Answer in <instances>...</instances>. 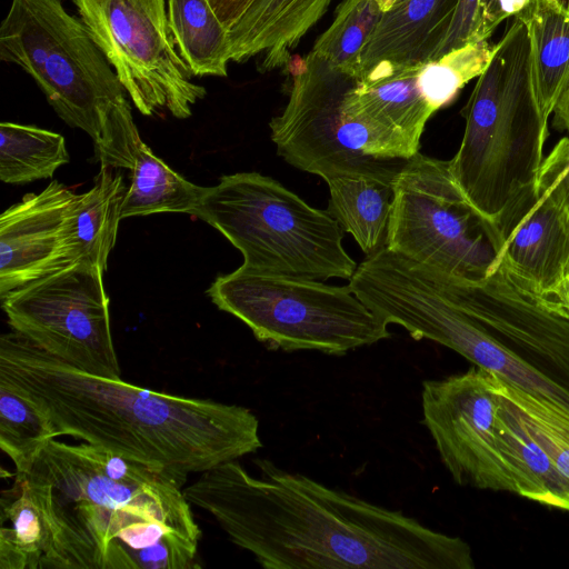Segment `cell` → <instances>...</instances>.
<instances>
[{
    "instance_id": "cell-1",
    "label": "cell",
    "mask_w": 569,
    "mask_h": 569,
    "mask_svg": "<svg viewBox=\"0 0 569 569\" xmlns=\"http://www.w3.org/2000/svg\"><path fill=\"white\" fill-rule=\"evenodd\" d=\"M237 460L183 489L266 569H473L470 546L264 458Z\"/></svg>"
},
{
    "instance_id": "cell-2",
    "label": "cell",
    "mask_w": 569,
    "mask_h": 569,
    "mask_svg": "<svg viewBox=\"0 0 569 569\" xmlns=\"http://www.w3.org/2000/svg\"><path fill=\"white\" fill-rule=\"evenodd\" d=\"M187 477L88 442L49 440L16 478L49 531L40 569L199 568Z\"/></svg>"
},
{
    "instance_id": "cell-3",
    "label": "cell",
    "mask_w": 569,
    "mask_h": 569,
    "mask_svg": "<svg viewBox=\"0 0 569 569\" xmlns=\"http://www.w3.org/2000/svg\"><path fill=\"white\" fill-rule=\"evenodd\" d=\"M0 379L71 436L179 473H202L262 447L248 408L146 389L81 371L11 330L0 338Z\"/></svg>"
},
{
    "instance_id": "cell-4",
    "label": "cell",
    "mask_w": 569,
    "mask_h": 569,
    "mask_svg": "<svg viewBox=\"0 0 569 569\" xmlns=\"http://www.w3.org/2000/svg\"><path fill=\"white\" fill-rule=\"evenodd\" d=\"M436 272L445 291L426 301L421 338L569 415L567 302L533 289L501 260L478 282Z\"/></svg>"
},
{
    "instance_id": "cell-5",
    "label": "cell",
    "mask_w": 569,
    "mask_h": 569,
    "mask_svg": "<svg viewBox=\"0 0 569 569\" xmlns=\"http://www.w3.org/2000/svg\"><path fill=\"white\" fill-rule=\"evenodd\" d=\"M0 59L21 67L57 114L89 134L100 166L132 168L143 141L127 92L61 0H12L0 26Z\"/></svg>"
},
{
    "instance_id": "cell-6",
    "label": "cell",
    "mask_w": 569,
    "mask_h": 569,
    "mask_svg": "<svg viewBox=\"0 0 569 569\" xmlns=\"http://www.w3.org/2000/svg\"><path fill=\"white\" fill-rule=\"evenodd\" d=\"M528 50L526 26L512 17L462 110L465 132L450 159L467 198L498 228L538 187L545 161L549 119L532 97Z\"/></svg>"
},
{
    "instance_id": "cell-7",
    "label": "cell",
    "mask_w": 569,
    "mask_h": 569,
    "mask_svg": "<svg viewBox=\"0 0 569 569\" xmlns=\"http://www.w3.org/2000/svg\"><path fill=\"white\" fill-rule=\"evenodd\" d=\"M196 217L242 253V266L260 272L349 280L358 267L328 210L311 207L259 172L222 176L218 184L207 187Z\"/></svg>"
},
{
    "instance_id": "cell-8",
    "label": "cell",
    "mask_w": 569,
    "mask_h": 569,
    "mask_svg": "<svg viewBox=\"0 0 569 569\" xmlns=\"http://www.w3.org/2000/svg\"><path fill=\"white\" fill-rule=\"evenodd\" d=\"M208 296L271 350L343 356L388 339V326L349 288L244 266L219 276Z\"/></svg>"
},
{
    "instance_id": "cell-9",
    "label": "cell",
    "mask_w": 569,
    "mask_h": 569,
    "mask_svg": "<svg viewBox=\"0 0 569 569\" xmlns=\"http://www.w3.org/2000/svg\"><path fill=\"white\" fill-rule=\"evenodd\" d=\"M289 99L269 123L277 153L292 167L325 181L340 174L395 179L410 152L391 137L350 117L347 92L357 78L310 51L283 67Z\"/></svg>"
},
{
    "instance_id": "cell-10",
    "label": "cell",
    "mask_w": 569,
    "mask_h": 569,
    "mask_svg": "<svg viewBox=\"0 0 569 569\" xmlns=\"http://www.w3.org/2000/svg\"><path fill=\"white\" fill-rule=\"evenodd\" d=\"M392 187L387 249L466 281L478 282L493 272L501 232L467 198L450 160L417 152Z\"/></svg>"
},
{
    "instance_id": "cell-11",
    "label": "cell",
    "mask_w": 569,
    "mask_h": 569,
    "mask_svg": "<svg viewBox=\"0 0 569 569\" xmlns=\"http://www.w3.org/2000/svg\"><path fill=\"white\" fill-rule=\"evenodd\" d=\"M94 43L143 116L187 119L203 99L170 30L164 0H73Z\"/></svg>"
},
{
    "instance_id": "cell-12",
    "label": "cell",
    "mask_w": 569,
    "mask_h": 569,
    "mask_svg": "<svg viewBox=\"0 0 569 569\" xmlns=\"http://www.w3.org/2000/svg\"><path fill=\"white\" fill-rule=\"evenodd\" d=\"M102 274L78 262L10 292L1 298L10 327L81 371L120 378Z\"/></svg>"
},
{
    "instance_id": "cell-13",
    "label": "cell",
    "mask_w": 569,
    "mask_h": 569,
    "mask_svg": "<svg viewBox=\"0 0 569 569\" xmlns=\"http://www.w3.org/2000/svg\"><path fill=\"white\" fill-rule=\"evenodd\" d=\"M499 380L486 370L422 382V423L460 486L516 493L497 442Z\"/></svg>"
},
{
    "instance_id": "cell-14",
    "label": "cell",
    "mask_w": 569,
    "mask_h": 569,
    "mask_svg": "<svg viewBox=\"0 0 569 569\" xmlns=\"http://www.w3.org/2000/svg\"><path fill=\"white\" fill-rule=\"evenodd\" d=\"M79 193L51 181L0 217V298L70 264L66 227Z\"/></svg>"
},
{
    "instance_id": "cell-15",
    "label": "cell",
    "mask_w": 569,
    "mask_h": 569,
    "mask_svg": "<svg viewBox=\"0 0 569 569\" xmlns=\"http://www.w3.org/2000/svg\"><path fill=\"white\" fill-rule=\"evenodd\" d=\"M499 229L505 266L533 289L558 297L569 274V218L559 202L538 184Z\"/></svg>"
},
{
    "instance_id": "cell-16",
    "label": "cell",
    "mask_w": 569,
    "mask_h": 569,
    "mask_svg": "<svg viewBox=\"0 0 569 569\" xmlns=\"http://www.w3.org/2000/svg\"><path fill=\"white\" fill-rule=\"evenodd\" d=\"M420 63L379 61L365 71L346 94L353 119L401 143L415 156L427 121L436 112L425 97Z\"/></svg>"
},
{
    "instance_id": "cell-17",
    "label": "cell",
    "mask_w": 569,
    "mask_h": 569,
    "mask_svg": "<svg viewBox=\"0 0 569 569\" xmlns=\"http://www.w3.org/2000/svg\"><path fill=\"white\" fill-rule=\"evenodd\" d=\"M332 0H252L227 30L230 60L259 56V70L284 67L307 31Z\"/></svg>"
},
{
    "instance_id": "cell-18",
    "label": "cell",
    "mask_w": 569,
    "mask_h": 569,
    "mask_svg": "<svg viewBox=\"0 0 569 569\" xmlns=\"http://www.w3.org/2000/svg\"><path fill=\"white\" fill-rule=\"evenodd\" d=\"M457 3L458 0H395L383 11L365 48L360 76L382 60L417 63L433 59Z\"/></svg>"
},
{
    "instance_id": "cell-19",
    "label": "cell",
    "mask_w": 569,
    "mask_h": 569,
    "mask_svg": "<svg viewBox=\"0 0 569 569\" xmlns=\"http://www.w3.org/2000/svg\"><path fill=\"white\" fill-rule=\"evenodd\" d=\"M515 17L528 33L532 97L549 119L569 74V6L563 0H532Z\"/></svg>"
},
{
    "instance_id": "cell-20",
    "label": "cell",
    "mask_w": 569,
    "mask_h": 569,
    "mask_svg": "<svg viewBox=\"0 0 569 569\" xmlns=\"http://www.w3.org/2000/svg\"><path fill=\"white\" fill-rule=\"evenodd\" d=\"M116 169L100 166L92 188L78 194L66 227V247L71 263L93 264L103 273L117 240L128 190L121 172Z\"/></svg>"
},
{
    "instance_id": "cell-21",
    "label": "cell",
    "mask_w": 569,
    "mask_h": 569,
    "mask_svg": "<svg viewBox=\"0 0 569 569\" xmlns=\"http://www.w3.org/2000/svg\"><path fill=\"white\" fill-rule=\"evenodd\" d=\"M498 396L497 442L516 493L569 511V481L525 429L513 403L502 392L500 380Z\"/></svg>"
},
{
    "instance_id": "cell-22",
    "label": "cell",
    "mask_w": 569,
    "mask_h": 569,
    "mask_svg": "<svg viewBox=\"0 0 569 569\" xmlns=\"http://www.w3.org/2000/svg\"><path fill=\"white\" fill-rule=\"evenodd\" d=\"M328 211L361 250L371 256L386 248L393 199V179L367 174H340L326 181Z\"/></svg>"
},
{
    "instance_id": "cell-23",
    "label": "cell",
    "mask_w": 569,
    "mask_h": 569,
    "mask_svg": "<svg viewBox=\"0 0 569 569\" xmlns=\"http://www.w3.org/2000/svg\"><path fill=\"white\" fill-rule=\"evenodd\" d=\"M131 170L121 219L157 212L197 214L207 187L194 184L157 157L142 142Z\"/></svg>"
},
{
    "instance_id": "cell-24",
    "label": "cell",
    "mask_w": 569,
    "mask_h": 569,
    "mask_svg": "<svg viewBox=\"0 0 569 569\" xmlns=\"http://www.w3.org/2000/svg\"><path fill=\"white\" fill-rule=\"evenodd\" d=\"M168 19L177 50L192 76L227 77V30L209 0H168Z\"/></svg>"
},
{
    "instance_id": "cell-25",
    "label": "cell",
    "mask_w": 569,
    "mask_h": 569,
    "mask_svg": "<svg viewBox=\"0 0 569 569\" xmlns=\"http://www.w3.org/2000/svg\"><path fill=\"white\" fill-rule=\"evenodd\" d=\"M70 160L64 138L33 126L0 124V179L11 184L53 176Z\"/></svg>"
},
{
    "instance_id": "cell-26",
    "label": "cell",
    "mask_w": 569,
    "mask_h": 569,
    "mask_svg": "<svg viewBox=\"0 0 569 569\" xmlns=\"http://www.w3.org/2000/svg\"><path fill=\"white\" fill-rule=\"evenodd\" d=\"M57 437L46 413L18 387L0 379V448L11 459L16 478L27 475Z\"/></svg>"
},
{
    "instance_id": "cell-27",
    "label": "cell",
    "mask_w": 569,
    "mask_h": 569,
    "mask_svg": "<svg viewBox=\"0 0 569 569\" xmlns=\"http://www.w3.org/2000/svg\"><path fill=\"white\" fill-rule=\"evenodd\" d=\"M49 542L40 509L14 480L13 490L1 501L0 569H40Z\"/></svg>"
},
{
    "instance_id": "cell-28",
    "label": "cell",
    "mask_w": 569,
    "mask_h": 569,
    "mask_svg": "<svg viewBox=\"0 0 569 569\" xmlns=\"http://www.w3.org/2000/svg\"><path fill=\"white\" fill-rule=\"evenodd\" d=\"M382 13L378 0H342L335 20L311 51L335 69L358 79L361 56Z\"/></svg>"
},
{
    "instance_id": "cell-29",
    "label": "cell",
    "mask_w": 569,
    "mask_h": 569,
    "mask_svg": "<svg viewBox=\"0 0 569 569\" xmlns=\"http://www.w3.org/2000/svg\"><path fill=\"white\" fill-rule=\"evenodd\" d=\"M500 387L513 403L525 429L569 481V415L501 380Z\"/></svg>"
},
{
    "instance_id": "cell-30",
    "label": "cell",
    "mask_w": 569,
    "mask_h": 569,
    "mask_svg": "<svg viewBox=\"0 0 569 569\" xmlns=\"http://www.w3.org/2000/svg\"><path fill=\"white\" fill-rule=\"evenodd\" d=\"M539 184L550 192L569 218V139H562L545 159Z\"/></svg>"
},
{
    "instance_id": "cell-31",
    "label": "cell",
    "mask_w": 569,
    "mask_h": 569,
    "mask_svg": "<svg viewBox=\"0 0 569 569\" xmlns=\"http://www.w3.org/2000/svg\"><path fill=\"white\" fill-rule=\"evenodd\" d=\"M480 0H458L447 34L433 59L475 41Z\"/></svg>"
},
{
    "instance_id": "cell-32",
    "label": "cell",
    "mask_w": 569,
    "mask_h": 569,
    "mask_svg": "<svg viewBox=\"0 0 569 569\" xmlns=\"http://www.w3.org/2000/svg\"><path fill=\"white\" fill-rule=\"evenodd\" d=\"M532 0H480L475 41L488 40L497 27L523 11Z\"/></svg>"
},
{
    "instance_id": "cell-33",
    "label": "cell",
    "mask_w": 569,
    "mask_h": 569,
    "mask_svg": "<svg viewBox=\"0 0 569 569\" xmlns=\"http://www.w3.org/2000/svg\"><path fill=\"white\" fill-rule=\"evenodd\" d=\"M252 0H209L216 16L228 30Z\"/></svg>"
},
{
    "instance_id": "cell-34",
    "label": "cell",
    "mask_w": 569,
    "mask_h": 569,
    "mask_svg": "<svg viewBox=\"0 0 569 569\" xmlns=\"http://www.w3.org/2000/svg\"><path fill=\"white\" fill-rule=\"evenodd\" d=\"M552 113L553 126L569 131V74Z\"/></svg>"
},
{
    "instance_id": "cell-35",
    "label": "cell",
    "mask_w": 569,
    "mask_h": 569,
    "mask_svg": "<svg viewBox=\"0 0 569 569\" xmlns=\"http://www.w3.org/2000/svg\"><path fill=\"white\" fill-rule=\"evenodd\" d=\"M558 297L563 299L567 302L568 307H569V290L568 289L562 287L561 290L558 293Z\"/></svg>"
},
{
    "instance_id": "cell-36",
    "label": "cell",
    "mask_w": 569,
    "mask_h": 569,
    "mask_svg": "<svg viewBox=\"0 0 569 569\" xmlns=\"http://www.w3.org/2000/svg\"><path fill=\"white\" fill-rule=\"evenodd\" d=\"M383 11L390 8L395 0H378Z\"/></svg>"
},
{
    "instance_id": "cell-37",
    "label": "cell",
    "mask_w": 569,
    "mask_h": 569,
    "mask_svg": "<svg viewBox=\"0 0 569 569\" xmlns=\"http://www.w3.org/2000/svg\"><path fill=\"white\" fill-rule=\"evenodd\" d=\"M562 287L569 290V274H568V277H567V279H566V281H565Z\"/></svg>"
}]
</instances>
